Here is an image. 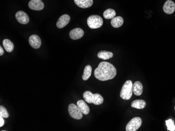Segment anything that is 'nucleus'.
<instances>
[{"label":"nucleus","instance_id":"nucleus-12","mask_svg":"<svg viewBox=\"0 0 175 131\" xmlns=\"http://www.w3.org/2000/svg\"><path fill=\"white\" fill-rule=\"evenodd\" d=\"M84 35V32L81 28H76L71 30L69 33V36L73 40H77L82 38Z\"/></svg>","mask_w":175,"mask_h":131},{"label":"nucleus","instance_id":"nucleus-9","mask_svg":"<svg viewBox=\"0 0 175 131\" xmlns=\"http://www.w3.org/2000/svg\"><path fill=\"white\" fill-rule=\"evenodd\" d=\"M28 7L32 10H42L44 8V4L41 1L32 0L28 3Z\"/></svg>","mask_w":175,"mask_h":131},{"label":"nucleus","instance_id":"nucleus-26","mask_svg":"<svg viewBox=\"0 0 175 131\" xmlns=\"http://www.w3.org/2000/svg\"><path fill=\"white\" fill-rule=\"evenodd\" d=\"M36 1H42V0H36Z\"/></svg>","mask_w":175,"mask_h":131},{"label":"nucleus","instance_id":"nucleus-5","mask_svg":"<svg viewBox=\"0 0 175 131\" xmlns=\"http://www.w3.org/2000/svg\"><path fill=\"white\" fill-rule=\"evenodd\" d=\"M68 111L69 115L73 119L80 120L83 117V113L77 105L73 103H71L68 106Z\"/></svg>","mask_w":175,"mask_h":131},{"label":"nucleus","instance_id":"nucleus-19","mask_svg":"<svg viewBox=\"0 0 175 131\" xmlns=\"http://www.w3.org/2000/svg\"><path fill=\"white\" fill-rule=\"evenodd\" d=\"M3 45L8 52H11L14 49V44L12 41L8 39H5L3 40Z\"/></svg>","mask_w":175,"mask_h":131},{"label":"nucleus","instance_id":"nucleus-3","mask_svg":"<svg viewBox=\"0 0 175 131\" xmlns=\"http://www.w3.org/2000/svg\"><path fill=\"white\" fill-rule=\"evenodd\" d=\"M133 83L130 80L127 81L124 84L120 93V97L124 100L131 99L133 93Z\"/></svg>","mask_w":175,"mask_h":131},{"label":"nucleus","instance_id":"nucleus-4","mask_svg":"<svg viewBox=\"0 0 175 131\" xmlns=\"http://www.w3.org/2000/svg\"><path fill=\"white\" fill-rule=\"evenodd\" d=\"M102 18L98 15H91L87 20V24L91 29H97L102 26Z\"/></svg>","mask_w":175,"mask_h":131},{"label":"nucleus","instance_id":"nucleus-10","mask_svg":"<svg viewBox=\"0 0 175 131\" xmlns=\"http://www.w3.org/2000/svg\"><path fill=\"white\" fill-rule=\"evenodd\" d=\"M163 10L166 14H173L175 11V3L171 0H167L164 5Z\"/></svg>","mask_w":175,"mask_h":131},{"label":"nucleus","instance_id":"nucleus-17","mask_svg":"<svg viewBox=\"0 0 175 131\" xmlns=\"http://www.w3.org/2000/svg\"><path fill=\"white\" fill-rule=\"evenodd\" d=\"M131 106L137 109H142L146 107V102L143 100H135L132 102Z\"/></svg>","mask_w":175,"mask_h":131},{"label":"nucleus","instance_id":"nucleus-24","mask_svg":"<svg viewBox=\"0 0 175 131\" xmlns=\"http://www.w3.org/2000/svg\"><path fill=\"white\" fill-rule=\"evenodd\" d=\"M0 127H2V126H3L4 124V120L3 119V117H0Z\"/></svg>","mask_w":175,"mask_h":131},{"label":"nucleus","instance_id":"nucleus-16","mask_svg":"<svg viewBox=\"0 0 175 131\" xmlns=\"http://www.w3.org/2000/svg\"><path fill=\"white\" fill-rule=\"evenodd\" d=\"M124 23V20L123 18L121 16H117L112 19L111 21V25L114 28H119L121 26H122V25Z\"/></svg>","mask_w":175,"mask_h":131},{"label":"nucleus","instance_id":"nucleus-8","mask_svg":"<svg viewBox=\"0 0 175 131\" xmlns=\"http://www.w3.org/2000/svg\"><path fill=\"white\" fill-rule=\"evenodd\" d=\"M29 43L30 46L34 49L40 48L42 41L39 36L36 35H32L29 38Z\"/></svg>","mask_w":175,"mask_h":131},{"label":"nucleus","instance_id":"nucleus-20","mask_svg":"<svg viewBox=\"0 0 175 131\" xmlns=\"http://www.w3.org/2000/svg\"><path fill=\"white\" fill-rule=\"evenodd\" d=\"M91 73H92L91 66H89V65H87V66H86L85 69H84L83 76H82L83 80H84V81H87L89 78L90 77Z\"/></svg>","mask_w":175,"mask_h":131},{"label":"nucleus","instance_id":"nucleus-14","mask_svg":"<svg viewBox=\"0 0 175 131\" xmlns=\"http://www.w3.org/2000/svg\"><path fill=\"white\" fill-rule=\"evenodd\" d=\"M77 105L83 112V114L85 115L88 114L90 112V109L88 105H87L85 101H83V100H80L77 102Z\"/></svg>","mask_w":175,"mask_h":131},{"label":"nucleus","instance_id":"nucleus-1","mask_svg":"<svg viewBox=\"0 0 175 131\" xmlns=\"http://www.w3.org/2000/svg\"><path fill=\"white\" fill-rule=\"evenodd\" d=\"M95 78L101 81L113 79L117 75V70L112 64L107 62L99 64L94 72Z\"/></svg>","mask_w":175,"mask_h":131},{"label":"nucleus","instance_id":"nucleus-2","mask_svg":"<svg viewBox=\"0 0 175 131\" xmlns=\"http://www.w3.org/2000/svg\"><path fill=\"white\" fill-rule=\"evenodd\" d=\"M83 97L87 103H93L95 105H100L104 101L102 96L99 93L93 94L90 91H85Z\"/></svg>","mask_w":175,"mask_h":131},{"label":"nucleus","instance_id":"nucleus-18","mask_svg":"<svg viewBox=\"0 0 175 131\" xmlns=\"http://www.w3.org/2000/svg\"><path fill=\"white\" fill-rule=\"evenodd\" d=\"M113 56V54L112 52L106 51H101L98 54V57L102 60H109L112 58Z\"/></svg>","mask_w":175,"mask_h":131},{"label":"nucleus","instance_id":"nucleus-13","mask_svg":"<svg viewBox=\"0 0 175 131\" xmlns=\"http://www.w3.org/2000/svg\"><path fill=\"white\" fill-rule=\"evenodd\" d=\"M74 2L77 6L83 8H88L93 4V0H74Z\"/></svg>","mask_w":175,"mask_h":131},{"label":"nucleus","instance_id":"nucleus-7","mask_svg":"<svg viewBox=\"0 0 175 131\" xmlns=\"http://www.w3.org/2000/svg\"><path fill=\"white\" fill-rule=\"evenodd\" d=\"M15 17L18 23L23 25L27 24L30 21V18L27 14L22 11H20L16 13Z\"/></svg>","mask_w":175,"mask_h":131},{"label":"nucleus","instance_id":"nucleus-22","mask_svg":"<svg viewBox=\"0 0 175 131\" xmlns=\"http://www.w3.org/2000/svg\"><path fill=\"white\" fill-rule=\"evenodd\" d=\"M166 124L167 125V129L168 131H175V125L174 124L173 120L172 119H169L166 121Z\"/></svg>","mask_w":175,"mask_h":131},{"label":"nucleus","instance_id":"nucleus-6","mask_svg":"<svg viewBox=\"0 0 175 131\" xmlns=\"http://www.w3.org/2000/svg\"><path fill=\"white\" fill-rule=\"evenodd\" d=\"M142 123V121L140 117H134L127 123L126 126V131H136L140 127Z\"/></svg>","mask_w":175,"mask_h":131},{"label":"nucleus","instance_id":"nucleus-23","mask_svg":"<svg viewBox=\"0 0 175 131\" xmlns=\"http://www.w3.org/2000/svg\"><path fill=\"white\" fill-rule=\"evenodd\" d=\"M0 117L3 118H8L9 117L8 112L3 105L0 106Z\"/></svg>","mask_w":175,"mask_h":131},{"label":"nucleus","instance_id":"nucleus-27","mask_svg":"<svg viewBox=\"0 0 175 131\" xmlns=\"http://www.w3.org/2000/svg\"></svg>","mask_w":175,"mask_h":131},{"label":"nucleus","instance_id":"nucleus-25","mask_svg":"<svg viewBox=\"0 0 175 131\" xmlns=\"http://www.w3.org/2000/svg\"><path fill=\"white\" fill-rule=\"evenodd\" d=\"M4 54V51L3 50L2 47H0V56H2Z\"/></svg>","mask_w":175,"mask_h":131},{"label":"nucleus","instance_id":"nucleus-11","mask_svg":"<svg viewBox=\"0 0 175 131\" xmlns=\"http://www.w3.org/2000/svg\"><path fill=\"white\" fill-rule=\"evenodd\" d=\"M70 20V17L67 14H64L59 18L57 22L56 26L58 28H63L67 26Z\"/></svg>","mask_w":175,"mask_h":131},{"label":"nucleus","instance_id":"nucleus-15","mask_svg":"<svg viewBox=\"0 0 175 131\" xmlns=\"http://www.w3.org/2000/svg\"><path fill=\"white\" fill-rule=\"evenodd\" d=\"M133 91L136 96H140L143 93V85L139 81H135L133 85Z\"/></svg>","mask_w":175,"mask_h":131},{"label":"nucleus","instance_id":"nucleus-21","mask_svg":"<svg viewBox=\"0 0 175 131\" xmlns=\"http://www.w3.org/2000/svg\"><path fill=\"white\" fill-rule=\"evenodd\" d=\"M116 16V12L115 11L109 8L107 10L105 11L103 13V16L105 19H112Z\"/></svg>","mask_w":175,"mask_h":131}]
</instances>
